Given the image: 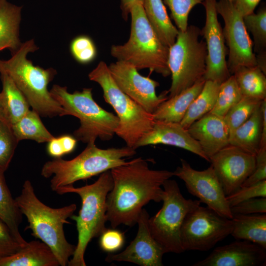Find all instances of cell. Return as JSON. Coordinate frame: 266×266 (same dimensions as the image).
<instances>
[{
  "label": "cell",
  "mask_w": 266,
  "mask_h": 266,
  "mask_svg": "<svg viewBox=\"0 0 266 266\" xmlns=\"http://www.w3.org/2000/svg\"><path fill=\"white\" fill-rule=\"evenodd\" d=\"M113 186L106 198L107 220L112 228L135 225L143 207L162 201L164 182L173 172L154 170L141 157L110 170Z\"/></svg>",
  "instance_id": "cell-1"
},
{
  "label": "cell",
  "mask_w": 266,
  "mask_h": 266,
  "mask_svg": "<svg viewBox=\"0 0 266 266\" xmlns=\"http://www.w3.org/2000/svg\"><path fill=\"white\" fill-rule=\"evenodd\" d=\"M16 203L29 223L25 230L30 229L32 235L49 246L55 255L60 266H67L76 245L66 240L64 225L76 209L72 203L60 208L50 207L36 197L30 181L26 180L21 194L15 198Z\"/></svg>",
  "instance_id": "cell-2"
},
{
  "label": "cell",
  "mask_w": 266,
  "mask_h": 266,
  "mask_svg": "<svg viewBox=\"0 0 266 266\" xmlns=\"http://www.w3.org/2000/svg\"><path fill=\"white\" fill-rule=\"evenodd\" d=\"M38 48L33 39L22 43L8 60L0 59V73L8 75L27 100L32 109L43 117L66 115L62 106L51 96L48 85L57 74L53 68L34 66L27 55Z\"/></svg>",
  "instance_id": "cell-3"
},
{
  "label": "cell",
  "mask_w": 266,
  "mask_h": 266,
  "mask_svg": "<svg viewBox=\"0 0 266 266\" xmlns=\"http://www.w3.org/2000/svg\"><path fill=\"white\" fill-rule=\"evenodd\" d=\"M113 186L110 170L100 175L93 184L81 187L72 185L59 188L56 192L59 195L73 193L81 199V207L78 215L70 218L76 222L78 240L69 266H86L85 253L89 242L99 237L106 229V198Z\"/></svg>",
  "instance_id": "cell-4"
},
{
  "label": "cell",
  "mask_w": 266,
  "mask_h": 266,
  "mask_svg": "<svg viewBox=\"0 0 266 266\" xmlns=\"http://www.w3.org/2000/svg\"><path fill=\"white\" fill-rule=\"evenodd\" d=\"M136 154L128 147L101 149L94 143L87 144L85 149L70 160L61 158L47 161L43 166L41 175L50 180V187L56 192L59 188L72 185L79 180L90 178L106 171L127 164L126 158Z\"/></svg>",
  "instance_id": "cell-5"
},
{
  "label": "cell",
  "mask_w": 266,
  "mask_h": 266,
  "mask_svg": "<svg viewBox=\"0 0 266 266\" xmlns=\"http://www.w3.org/2000/svg\"><path fill=\"white\" fill-rule=\"evenodd\" d=\"M130 14L131 28L129 39L124 44L113 45L111 55L117 61L126 62L137 70L147 68L164 77L169 76V47L163 43L150 25L142 3H133Z\"/></svg>",
  "instance_id": "cell-6"
},
{
  "label": "cell",
  "mask_w": 266,
  "mask_h": 266,
  "mask_svg": "<svg viewBox=\"0 0 266 266\" xmlns=\"http://www.w3.org/2000/svg\"><path fill=\"white\" fill-rule=\"evenodd\" d=\"M92 88H84L72 93L67 87L54 85L50 90L52 97L62 106L66 115L78 118L80 127L73 132L77 141L94 143L97 138L111 139L119 125L118 117L100 107L94 100Z\"/></svg>",
  "instance_id": "cell-7"
},
{
  "label": "cell",
  "mask_w": 266,
  "mask_h": 266,
  "mask_svg": "<svg viewBox=\"0 0 266 266\" xmlns=\"http://www.w3.org/2000/svg\"><path fill=\"white\" fill-rule=\"evenodd\" d=\"M91 81L99 84L103 98L115 110L119 120L115 134L122 138L127 146L135 149L138 141L153 128L155 120L140 105L124 93L118 86L103 61L88 74Z\"/></svg>",
  "instance_id": "cell-8"
},
{
  "label": "cell",
  "mask_w": 266,
  "mask_h": 266,
  "mask_svg": "<svg viewBox=\"0 0 266 266\" xmlns=\"http://www.w3.org/2000/svg\"><path fill=\"white\" fill-rule=\"evenodd\" d=\"M201 35L199 27L188 26L184 31L179 30L175 42L169 47L168 66L172 81L168 98L203 78L207 50L205 41L200 39Z\"/></svg>",
  "instance_id": "cell-9"
},
{
  "label": "cell",
  "mask_w": 266,
  "mask_h": 266,
  "mask_svg": "<svg viewBox=\"0 0 266 266\" xmlns=\"http://www.w3.org/2000/svg\"><path fill=\"white\" fill-rule=\"evenodd\" d=\"M162 187L163 204L155 215L149 217V229L165 253H181L184 252L180 237L182 223L187 213L200 202L186 199L174 180H166Z\"/></svg>",
  "instance_id": "cell-10"
},
{
  "label": "cell",
  "mask_w": 266,
  "mask_h": 266,
  "mask_svg": "<svg viewBox=\"0 0 266 266\" xmlns=\"http://www.w3.org/2000/svg\"><path fill=\"white\" fill-rule=\"evenodd\" d=\"M232 219L200 205L186 215L180 230V242L185 251H206L231 234Z\"/></svg>",
  "instance_id": "cell-11"
},
{
  "label": "cell",
  "mask_w": 266,
  "mask_h": 266,
  "mask_svg": "<svg viewBox=\"0 0 266 266\" xmlns=\"http://www.w3.org/2000/svg\"><path fill=\"white\" fill-rule=\"evenodd\" d=\"M218 14L224 22L223 29L225 40L229 48L227 65L233 75L238 68L257 66L256 54L253 52V43L250 39L243 16L236 10L233 3L228 0L216 2Z\"/></svg>",
  "instance_id": "cell-12"
},
{
  "label": "cell",
  "mask_w": 266,
  "mask_h": 266,
  "mask_svg": "<svg viewBox=\"0 0 266 266\" xmlns=\"http://www.w3.org/2000/svg\"><path fill=\"white\" fill-rule=\"evenodd\" d=\"M173 175L184 181L188 191L199 199L200 203L222 216L233 218L223 188L211 166L197 170L186 160L181 159V166L173 171Z\"/></svg>",
  "instance_id": "cell-13"
},
{
  "label": "cell",
  "mask_w": 266,
  "mask_h": 266,
  "mask_svg": "<svg viewBox=\"0 0 266 266\" xmlns=\"http://www.w3.org/2000/svg\"><path fill=\"white\" fill-rule=\"evenodd\" d=\"M216 0H204L202 4L205 10V24L201 34L205 39L207 55L206 70L203 78L221 84L231 74L229 70L223 29L218 19Z\"/></svg>",
  "instance_id": "cell-14"
},
{
  "label": "cell",
  "mask_w": 266,
  "mask_h": 266,
  "mask_svg": "<svg viewBox=\"0 0 266 266\" xmlns=\"http://www.w3.org/2000/svg\"><path fill=\"white\" fill-rule=\"evenodd\" d=\"M110 73L120 89L147 112L153 114L158 106L168 99L166 94L157 96L159 83L141 75L132 65L121 61L108 66Z\"/></svg>",
  "instance_id": "cell-15"
},
{
  "label": "cell",
  "mask_w": 266,
  "mask_h": 266,
  "mask_svg": "<svg viewBox=\"0 0 266 266\" xmlns=\"http://www.w3.org/2000/svg\"><path fill=\"white\" fill-rule=\"evenodd\" d=\"M226 196L241 187L256 166L255 155L229 144L210 158Z\"/></svg>",
  "instance_id": "cell-16"
},
{
  "label": "cell",
  "mask_w": 266,
  "mask_h": 266,
  "mask_svg": "<svg viewBox=\"0 0 266 266\" xmlns=\"http://www.w3.org/2000/svg\"><path fill=\"white\" fill-rule=\"evenodd\" d=\"M149 218V214L143 209L137 220L138 229L134 239L122 252L109 253L105 261L128 262L141 266H163V256L165 253L151 235L148 227Z\"/></svg>",
  "instance_id": "cell-17"
},
{
  "label": "cell",
  "mask_w": 266,
  "mask_h": 266,
  "mask_svg": "<svg viewBox=\"0 0 266 266\" xmlns=\"http://www.w3.org/2000/svg\"><path fill=\"white\" fill-rule=\"evenodd\" d=\"M266 249L253 242L237 240L214 249L193 266H258L266 264Z\"/></svg>",
  "instance_id": "cell-18"
},
{
  "label": "cell",
  "mask_w": 266,
  "mask_h": 266,
  "mask_svg": "<svg viewBox=\"0 0 266 266\" xmlns=\"http://www.w3.org/2000/svg\"><path fill=\"white\" fill-rule=\"evenodd\" d=\"M158 144L182 148L210 162L199 143L180 123L155 120L152 129L138 141L135 148Z\"/></svg>",
  "instance_id": "cell-19"
},
{
  "label": "cell",
  "mask_w": 266,
  "mask_h": 266,
  "mask_svg": "<svg viewBox=\"0 0 266 266\" xmlns=\"http://www.w3.org/2000/svg\"><path fill=\"white\" fill-rule=\"evenodd\" d=\"M187 130L209 160L230 144V130L224 118L210 112L193 123Z\"/></svg>",
  "instance_id": "cell-20"
},
{
  "label": "cell",
  "mask_w": 266,
  "mask_h": 266,
  "mask_svg": "<svg viewBox=\"0 0 266 266\" xmlns=\"http://www.w3.org/2000/svg\"><path fill=\"white\" fill-rule=\"evenodd\" d=\"M50 247L40 240H32L10 256L0 258V266H59Z\"/></svg>",
  "instance_id": "cell-21"
},
{
  "label": "cell",
  "mask_w": 266,
  "mask_h": 266,
  "mask_svg": "<svg viewBox=\"0 0 266 266\" xmlns=\"http://www.w3.org/2000/svg\"><path fill=\"white\" fill-rule=\"evenodd\" d=\"M204 78L192 87L163 101L153 114L155 120L180 123L189 106L201 91Z\"/></svg>",
  "instance_id": "cell-22"
},
{
  "label": "cell",
  "mask_w": 266,
  "mask_h": 266,
  "mask_svg": "<svg viewBox=\"0 0 266 266\" xmlns=\"http://www.w3.org/2000/svg\"><path fill=\"white\" fill-rule=\"evenodd\" d=\"M22 9L21 6L0 0V51L8 49L13 54L21 46L19 28Z\"/></svg>",
  "instance_id": "cell-23"
},
{
  "label": "cell",
  "mask_w": 266,
  "mask_h": 266,
  "mask_svg": "<svg viewBox=\"0 0 266 266\" xmlns=\"http://www.w3.org/2000/svg\"><path fill=\"white\" fill-rule=\"evenodd\" d=\"M263 120L261 104L247 120L230 133L229 143L256 155L260 148Z\"/></svg>",
  "instance_id": "cell-24"
},
{
  "label": "cell",
  "mask_w": 266,
  "mask_h": 266,
  "mask_svg": "<svg viewBox=\"0 0 266 266\" xmlns=\"http://www.w3.org/2000/svg\"><path fill=\"white\" fill-rule=\"evenodd\" d=\"M142 5L154 32L163 43L170 47L175 42L179 30L172 23L162 0H143Z\"/></svg>",
  "instance_id": "cell-25"
},
{
  "label": "cell",
  "mask_w": 266,
  "mask_h": 266,
  "mask_svg": "<svg viewBox=\"0 0 266 266\" xmlns=\"http://www.w3.org/2000/svg\"><path fill=\"white\" fill-rule=\"evenodd\" d=\"M231 235L237 240L256 244L266 249V215H233Z\"/></svg>",
  "instance_id": "cell-26"
},
{
  "label": "cell",
  "mask_w": 266,
  "mask_h": 266,
  "mask_svg": "<svg viewBox=\"0 0 266 266\" xmlns=\"http://www.w3.org/2000/svg\"><path fill=\"white\" fill-rule=\"evenodd\" d=\"M2 89L0 93L7 120L13 124L30 110L25 96L6 74L0 73Z\"/></svg>",
  "instance_id": "cell-27"
},
{
  "label": "cell",
  "mask_w": 266,
  "mask_h": 266,
  "mask_svg": "<svg viewBox=\"0 0 266 266\" xmlns=\"http://www.w3.org/2000/svg\"><path fill=\"white\" fill-rule=\"evenodd\" d=\"M243 97L266 99V74L257 66L238 68L233 74Z\"/></svg>",
  "instance_id": "cell-28"
},
{
  "label": "cell",
  "mask_w": 266,
  "mask_h": 266,
  "mask_svg": "<svg viewBox=\"0 0 266 266\" xmlns=\"http://www.w3.org/2000/svg\"><path fill=\"white\" fill-rule=\"evenodd\" d=\"M4 172L0 170V219L7 225L20 243L25 245L27 242L19 231L23 214L7 187Z\"/></svg>",
  "instance_id": "cell-29"
},
{
  "label": "cell",
  "mask_w": 266,
  "mask_h": 266,
  "mask_svg": "<svg viewBox=\"0 0 266 266\" xmlns=\"http://www.w3.org/2000/svg\"><path fill=\"white\" fill-rule=\"evenodd\" d=\"M220 84L206 80L199 95L189 106L183 118L180 122L186 129L194 122L210 112L214 107Z\"/></svg>",
  "instance_id": "cell-30"
},
{
  "label": "cell",
  "mask_w": 266,
  "mask_h": 266,
  "mask_svg": "<svg viewBox=\"0 0 266 266\" xmlns=\"http://www.w3.org/2000/svg\"><path fill=\"white\" fill-rule=\"evenodd\" d=\"M40 116L35 111L29 110L22 118L11 125L19 142L30 139L38 143H44L55 138L45 127Z\"/></svg>",
  "instance_id": "cell-31"
},
{
  "label": "cell",
  "mask_w": 266,
  "mask_h": 266,
  "mask_svg": "<svg viewBox=\"0 0 266 266\" xmlns=\"http://www.w3.org/2000/svg\"><path fill=\"white\" fill-rule=\"evenodd\" d=\"M243 97L233 75L220 84L216 101L210 113L224 117Z\"/></svg>",
  "instance_id": "cell-32"
},
{
  "label": "cell",
  "mask_w": 266,
  "mask_h": 266,
  "mask_svg": "<svg viewBox=\"0 0 266 266\" xmlns=\"http://www.w3.org/2000/svg\"><path fill=\"white\" fill-rule=\"evenodd\" d=\"M247 31L252 34L254 51L259 54L266 52V7L263 5L257 13L243 17Z\"/></svg>",
  "instance_id": "cell-33"
},
{
  "label": "cell",
  "mask_w": 266,
  "mask_h": 266,
  "mask_svg": "<svg viewBox=\"0 0 266 266\" xmlns=\"http://www.w3.org/2000/svg\"><path fill=\"white\" fill-rule=\"evenodd\" d=\"M262 100L243 97L223 117L230 133L247 120Z\"/></svg>",
  "instance_id": "cell-34"
},
{
  "label": "cell",
  "mask_w": 266,
  "mask_h": 266,
  "mask_svg": "<svg viewBox=\"0 0 266 266\" xmlns=\"http://www.w3.org/2000/svg\"><path fill=\"white\" fill-rule=\"evenodd\" d=\"M19 141L13 131L11 124L0 116V170L5 172L14 154Z\"/></svg>",
  "instance_id": "cell-35"
},
{
  "label": "cell",
  "mask_w": 266,
  "mask_h": 266,
  "mask_svg": "<svg viewBox=\"0 0 266 266\" xmlns=\"http://www.w3.org/2000/svg\"><path fill=\"white\" fill-rule=\"evenodd\" d=\"M69 50L75 60L81 64L92 62L97 55L94 42L90 37L86 35L74 37L70 43Z\"/></svg>",
  "instance_id": "cell-36"
},
{
  "label": "cell",
  "mask_w": 266,
  "mask_h": 266,
  "mask_svg": "<svg viewBox=\"0 0 266 266\" xmlns=\"http://www.w3.org/2000/svg\"><path fill=\"white\" fill-rule=\"evenodd\" d=\"M204 0H164L168 6L172 19L178 29L185 31L188 26L189 13L196 5L202 3Z\"/></svg>",
  "instance_id": "cell-37"
},
{
  "label": "cell",
  "mask_w": 266,
  "mask_h": 266,
  "mask_svg": "<svg viewBox=\"0 0 266 266\" xmlns=\"http://www.w3.org/2000/svg\"><path fill=\"white\" fill-rule=\"evenodd\" d=\"M266 198V180L245 187H241L233 193L226 196L230 207L244 200L255 198Z\"/></svg>",
  "instance_id": "cell-38"
},
{
  "label": "cell",
  "mask_w": 266,
  "mask_h": 266,
  "mask_svg": "<svg viewBox=\"0 0 266 266\" xmlns=\"http://www.w3.org/2000/svg\"><path fill=\"white\" fill-rule=\"evenodd\" d=\"M125 241V234L115 228L106 229L100 235L99 245L104 252L108 253H115L124 246Z\"/></svg>",
  "instance_id": "cell-39"
},
{
  "label": "cell",
  "mask_w": 266,
  "mask_h": 266,
  "mask_svg": "<svg viewBox=\"0 0 266 266\" xmlns=\"http://www.w3.org/2000/svg\"><path fill=\"white\" fill-rule=\"evenodd\" d=\"M24 246L0 219V258L14 254Z\"/></svg>",
  "instance_id": "cell-40"
},
{
  "label": "cell",
  "mask_w": 266,
  "mask_h": 266,
  "mask_svg": "<svg viewBox=\"0 0 266 266\" xmlns=\"http://www.w3.org/2000/svg\"><path fill=\"white\" fill-rule=\"evenodd\" d=\"M233 215H250L266 213V198L250 199L230 207Z\"/></svg>",
  "instance_id": "cell-41"
},
{
  "label": "cell",
  "mask_w": 266,
  "mask_h": 266,
  "mask_svg": "<svg viewBox=\"0 0 266 266\" xmlns=\"http://www.w3.org/2000/svg\"><path fill=\"white\" fill-rule=\"evenodd\" d=\"M255 157V169L241 187L248 186L266 180V147L260 148Z\"/></svg>",
  "instance_id": "cell-42"
},
{
  "label": "cell",
  "mask_w": 266,
  "mask_h": 266,
  "mask_svg": "<svg viewBox=\"0 0 266 266\" xmlns=\"http://www.w3.org/2000/svg\"><path fill=\"white\" fill-rule=\"evenodd\" d=\"M261 0H235L233 2L236 10L243 17L254 13Z\"/></svg>",
  "instance_id": "cell-43"
},
{
  "label": "cell",
  "mask_w": 266,
  "mask_h": 266,
  "mask_svg": "<svg viewBox=\"0 0 266 266\" xmlns=\"http://www.w3.org/2000/svg\"><path fill=\"white\" fill-rule=\"evenodd\" d=\"M47 152L50 156L54 158H61L65 155L63 145L59 137H55L48 142Z\"/></svg>",
  "instance_id": "cell-44"
},
{
  "label": "cell",
  "mask_w": 266,
  "mask_h": 266,
  "mask_svg": "<svg viewBox=\"0 0 266 266\" xmlns=\"http://www.w3.org/2000/svg\"><path fill=\"white\" fill-rule=\"evenodd\" d=\"M58 137L63 145L65 155L69 154L74 151L77 141L74 136L65 134Z\"/></svg>",
  "instance_id": "cell-45"
},
{
  "label": "cell",
  "mask_w": 266,
  "mask_h": 266,
  "mask_svg": "<svg viewBox=\"0 0 266 266\" xmlns=\"http://www.w3.org/2000/svg\"><path fill=\"white\" fill-rule=\"evenodd\" d=\"M120 8L122 15L124 20H127L130 14V8L132 5L135 2L143 3V0H120Z\"/></svg>",
  "instance_id": "cell-46"
},
{
  "label": "cell",
  "mask_w": 266,
  "mask_h": 266,
  "mask_svg": "<svg viewBox=\"0 0 266 266\" xmlns=\"http://www.w3.org/2000/svg\"><path fill=\"white\" fill-rule=\"evenodd\" d=\"M257 66L266 74V52L256 55Z\"/></svg>",
  "instance_id": "cell-47"
},
{
  "label": "cell",
  "mask_w": 266,
  "mask_h": 266,
  "mask_svg": "<svg viewBox=\"0 0 266 266\" xmlns=\"http://www.w3.org/2000/svg\"><path fill=\"white\" fill-rule=\"evenodd\" d=\"M0 116L4 118H5L7 120L6 114H5L4 109L3 106V104L2 103L0 94Z\"/></svg>",
  "instance_id": "cell-48"
},
{
  "label": "cell",
  "mask_w": 266,
  "mask_h": 266,
  "mask_svg": "<svg viewBox=\"0 0 266 266\" xmlns=\"http://www.w3.org/2000/svg\"><path fill=\"white\" fill-rule=\"evenodd\" d=\"M229 0V1H230L233 3L235 0Z\"/></svg>",
  "instance_id": "cell-49"
}]
</instances>
